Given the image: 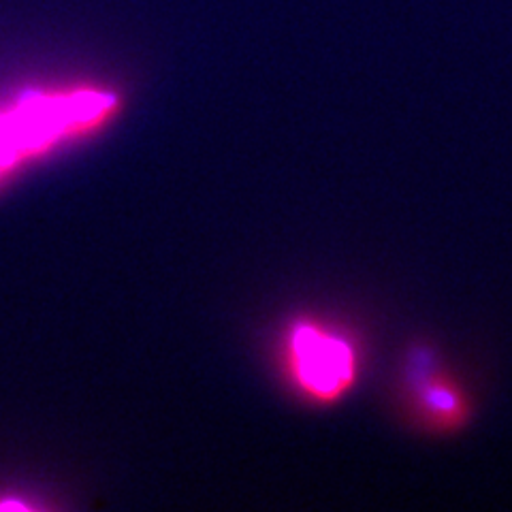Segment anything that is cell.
<instances>
[{"label": "cell", "mask_w": 512, "mask_h": 512, "mask_svg": "<svg viewBox=\"0 0 512 512\" xmlns=\"http://www.w3.org/2000/svg\"><path fill=\"white\" fill-rule=\"evenodd\" d=\"M419 406L427 414V423L436 427H459L468 414L466 395L453 380L427 372L416 387Z\"/></svg>", "instance_id": "3957f363"}, {"label": "cell", "mask_w": 512, "mask_h": 512, "mask_svg": "<svg viewBox=\"0 0 512 512\" xmlns=\"http://www.w3.org/2000/svg\"><path fill=\"white\" fill-rule=\"evenodd\" d=\"M111 101L103 94H75L67 99H35L15 114L0 118V169L24 150H37L73 126L103 116Z\"/></svg>", "instance_id": "6da1fadb"}, {"label": "cell", "mask_w": 512, "mask_h": 512, "mask_svg": "<svg viewBox=\"0 0 512 512\" xmlns=\"http://www.w3.org/2000/svg\"><path fill=\"white\" fill-rule=\"evenodd\" d=\"M293 355L301 382L320 397H338L355 380L357 361L348 342L316 327L295 331Z\"/></svg>", "instance_id": "7a4b0ae2"}]
</instances>
